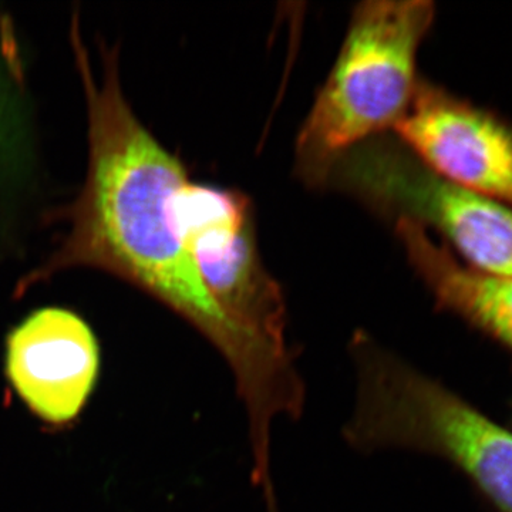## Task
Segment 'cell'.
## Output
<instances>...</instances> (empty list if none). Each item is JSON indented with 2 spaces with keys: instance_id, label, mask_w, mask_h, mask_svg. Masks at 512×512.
<instances>
[{
  "instance_id": "obj_7",
  "label": "cell",
  "mask_w": 512,
  "mask_h": 512,
  "mask_svg": "<svg viewBox=\"0 0 512 512\" xmlns=\"http://www.w3.org/2000/svg\"><path fill=\"white\" fill-rule=\"evenodd\" d=\"M5 375L13 393L53 430L79 419L100 375L99 340L69 309H37L5 340Z\"/></svg>"
},
{
  "instance_id": "obj_6",
  "label": "cell",
  "mask_w": 512,
  "mask_h": 512,
  "mask_svg": "<svg viewBox=\"0 0 512 512\" xmlns=\"http://www.w3.org/2000/svg\"><path fill=\"white\" fill-rule=\"evenodd\" d=\"M393 130L444 180L512 205V126L500 117L419 82L409 110Z\"/></svg>"
},
{
  "instance_id": "obj_3",
  "label": "cell",
  "mask_w": 512,
  "mask_h": 512,
  "mask_svg": "<svg viewBox=\"0 0 512 512\" xmlns=\"http://www.w3.org/2000/svg\"><path fill=\"white\" fill-rule=\"evenodd\" d=\"M434 15L427 0L357 6L296 143L298 168L309 183L325 184L340 154L403 119L419 86L417 52Z\"/></svg>"
},
{
  "instance_id": "obj_2",
  "label": "cell",
  "mask_w": 512,
  "mask_h": 512,
  "mask_svg": "<svg viewBox=\"0 0 512 512\" xmlns=\"http://www.w3.org/2000/svg\"><path fill=\"white\" fill-rule=\"evenodd\" d=\"M355 404L342 429L362 454L409 450L448 461L500 512H512V431L366 332L349 343Z\"/></svg>"
},
{
  "instance_id": "obj_1",
  "label": "cell",
  "mask_w": 512,
  "mask_h": 512,
  "mask_svg": "<svg viewBox=\"0 0 512 512\" xmlns=\"http://www.w3.org/2000/svg\"><path fill=\"white\" fill-rule=\"evenodd\" d=\"M73 47L89 117L87 177L67 211L69 234L19 282L16 296L76 266L119 276L173 309L214 346L245 412H272L298 386V355L242 329L214 301L174 224L173 198L188 181L183 164L131 110L113 56L96 80L77 23Z\"/></svg>"
},
{
  "instance_id": "obj_8",
  "label": "cell",
  "mask_w": 512,
  "mask_h": 512,
  "mask_svg": "<svg viewBox=\"0 0 512 512\" xmlns=\"http://www.w3.org/2000/svg\"><path fill=\"white\" fill-rule=\"evenodd\" d=\"M396 228L437 306L512 350V275L478 271L458 261L416 222L396 220Z\"/></svg>"
},
{
  "instance_id": "obj_9",
  "label": "cell",
  "mask_w": 512,
  "mask_h": 512,
  "mask_svg": "<svg viewBox=\"0 0 512 512\" xmlns=\"http://www.w3.org/2000/svg\"><path fill=\"white\" fill-rule=\"evenodd\" d=\"M0 50V183L10 174H15V167L20 163V127L18 124V104H16L15 82H13L12 64L6 66Z\"/></svg>"
},
{
  "instance_id": "obj_5",
  "label": "cell",
  "mask_w": 512,
  "mask_h": 512,
  "mask_svg": "<svg viewBox=\"0 0 512 512\" xmlns=\"http://www.w3.org/2000/svg\"><path fill=\"white\" fill-rule=\"evenodd\" d=\"M173 218L202 281L225 315L259 339L291 348L284 293L259 258L247 198L187 181L175 192Z\"/></svg>"
},
{
  "instance_id": "obj_4",
  "label": "cell",
  "mask_w": 512,
  "mask_h": 512,
  "mask_svg": "<svg viewBox=\"0 0 512 512\" xmlns=\"http://www.w3.org/2000/svg\"><path fill=\"white\" fill-rule=\"evenodd\" d=\"M325 183L396 220L436 229L471 268L512 275V205L444 180L400 140L376 136L349 148L330 165Z\"/></svg>"
}]
</instances>
